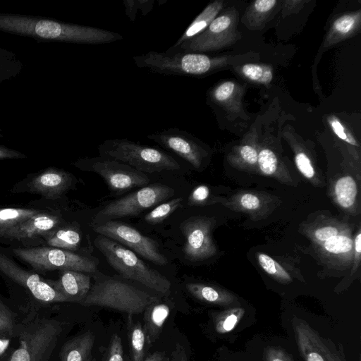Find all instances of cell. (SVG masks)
Masks as SVG:
<instances>
[{"label":"cell","instance_id":"obj_1","mask_svg":"<svg viewBox=\"0 0 361 361\" xmlns=\"http://www.w3.org/2000/svg\"><path fill=\"white\" fill-rule=\"evenodd\" d=\"M0 31L42 42L102 44L123 39L117 32L30 15L0 13Z\"/></svg>","mask_w":361,"mask_h":361},{"label":"cell","instance_id":"obj_2","mask_svg":"<svg viewBox=\"0 0 361 361\" xmlns=\"http://www.w3.org/2000/svg\"><path fill=\"white\" fill-rule=\"evenodd\" d=\"M94 245L109 264L123 277L140 282L157 292L169 293L170 281L149 267L132 250L102 235L96 238Z\"/></svg>","mask_w":361,"mask_h":361},{"label":"cell","instance_id":"obj_3","mask_svg":"<svg viewBox=\"0 0 361 361\" xmlns=\"http://www.w3.org/2000/svg\"><path fill=\"white\" fill-rule=\"evenodd\" d=\"M100 157L125 163L142 173L180 169V164L166 152L127 139H111L99 145Z\"/></svg>","mask_w":361,"mask_h":361},{"label":"cell","instance_id":"obj_4","mask_svg":"<svg viewBox=\"0 0 361 361\" xmlns=\"http://www.w3.org/2000/svg\"><path fill=\"white\" fill-rule=\"evenodd\" d=\"M135 65L165 75L202 76L219 68L221 60L203 53L150 51L133 56Z\"/></svg>","mask_w":361,"mask_h":361},{"label":"cell","instance_id":"obj_5","mask_svg":"<svg viewBox=\"0 0 361 361\" xmlns=\"http://www.w3.org/2000/svg\"><path fill=\"white\" fill-rule=\"evenodd\" d=\"M159 301L157 296L121 281L108 279L96 282L79 304L108 307L133 314L143 312L150 304Z\"/></svg>","mask_w":361,"mask_h":361},{"label":"cell","instance_id":"obj_6","mask_svg":"<svg viewBox=\"0 0 361 361\" xmlns=\"http://www.w3.org/2000/svg\"><path fill=\"white\" fill-rule=\"evenodd\" d=\"M61 322L37 318L18 326L19 347L8 361H48L62 332Z\"/></svg>","mask_w":361,"mask_h":361},{"label":"cell","instance_id":"obj_7","mask_svg":"<svg viewBox=\"0 0 361 361\" xmlns=\"http://www.w3.org/2000/svg\"><path fill=\"white\" fill-rule=\"evenodd\" d=\"M238 12L234 8L218 15L199 35L183 43L178 47L165 51L166 53L187 51L204 53L216 51L234 44L240 37L237 29Z\"/></svg>","mask_w":361,"mask_h":361},{"label":"cell","instance_id":"obj_8","mask_svg":"<svg viewBox=\"0 0 361 361\" xmlns=\"http://www.w3.org/2000/svg\"><path fill=\"white\" fill-rule=\"evenodd\" d=\"M13 252L37 271L74 270L93 273L95 262L71 251L52 247L14 248Z\"/></svg>","mask_w":361,"mask_h":361},{"label":"cell","instance_id":"obj_9","mask_svg":"<svg viewBox=\"0 0 361 361\" xmlns=\"http://www.w3.org/2000/svg\"><path fill=\"white\" fill-rule=\"evenodd\" d=\"M174 190L162 184H152L108 204L95 216L97 220L135 216L174 194Z\"/></svg>","mask_w":361,"mask_h":361},{"label":"cell","instance_id":"obj_10","mask_svg":"<svg viewBox=\"0 0 361 361\" xmlns=\"http://www.w3.org/2000/svg\"><path fill=\"white\" fill-rule=\"evenodd\" d=\"M77 165L92 171L106 181L109 188L116 192H123L149 183L148 176L130 166L107 157L85 158Z\"/></svg>","mask_w":361,"mask_h":361},{"label":"cell","instance_id":"obj_11","mask_svg":"<svg viewBox=\"0 0 361 361\" xmlns=\"http://www.w3.org/2000/svg\"><path fill=\"white\" fill-rule=\"evenodd\" d=\"M92 229L99 235L130 247L155 264L163 266L168 263L167 258L159 251L156 240L144 235L135 228L123 222L106 221L94 226Z\"/></svg>","mask_w":361,"mask_h":361},{"label":"cell","instance_id":"obj_12","mask_svg":"<svg viewBox=\"0 0 361 361\" xmlns=\"http://www.w3.org/2000/svg\"><path fill=\"white\" fill-rule=\"evenodd\" d=\"M292 326L298 350L305 361H344L333 344L306 321L294 317Z\"/></svg>","mask_w":361,"mask_h":361},{"label":"cell","instance_id":"obj_13","mask_svg":"<svg viewBox=\"0 0 361 361\" xmlns=\"http://www.w3.org/2000/svg\"><path fill=\"white\" fill-rule=\"evenodd\" d=\"M147 137L196 169L200 167L204 158L207 155V150L200 142L184 130L171 128Z\"/></svg>","mask_w":361,"mask_h":361},{"label":"cell","instance_id":"obj_14","mask_svg":"<svg viewBox=\"0 0 361 361\" xmlns=\"http://www.w3.org/2000/svg\"><path fill=\"white\" fill-rule=\"evenodd\" d=\"M0 273L27 288L37 300L44 302H68L39 275L27 271L18 267L8 256L0 252Z\"/></svg>","mask_w":361,"mask_h":361},{"label":"cell","instance_id":"obj_15","mask_svg":"<svg viewBox=\"0 0 361 361\" xmlns=\"http://www.w3.org/2000/svg\"><path fill=\"white\" fill-rule=\"evenodd\" d=\"M180 228L185 239L182 249L185 258L197 261L212 254L213 247L207 221L199 218H190L181 223Z\"/></svg>","mask_w":361,"mask_h":361},{"label":"cell","instance_id":"obj_16","mask_svg":"<svg viewBox=\"0 0 361 361\" xmlns=\"http://www.w3.org/2000/svg\"><path fill=\"white\" fill-rule=\"evenodd\" d=\"M57 216L40 212L28 220L0 233V236L9 240H27L55 230L60 224Z\"/></svg>","mask_w":361,"mask_h":361},{"label":"cell","instance_id":"obj_17","mask_svg":"<svg viewBox=\"0 0 361 361\" xmlns=\"http://www.w3.org/2000/svg\"><path fill=\"white\" fill-rule=\"evenodd\" d=\"M68 302L80 303L90 290V278L82 271L63 270L56 281H47Z\"/></svg>","mask_w":361,"mask_h":361},{"label":"cell","instance_id":"obj_18","mask_svg":"<svg viewBox=\"0 0 361 361\" xmlns=\"http://www.w3.org/2000/svg\"><path fill=\"white\" fill-rule=\"evenodd\" d=\"M70 173L56 169H49L36 177L29 183L32 192L48 199H55L62 195L71 184Z\"/></svg>","mask_w":361,"mask_h":361},{"label":"cell","instance_id":"obj_19","mask_svg":"<svg viewBox=\"0 0 361 361\" xmlns=\"http://www.w3.org/2000/svg\"><path fill=\"white\" fill-rule=\"evenodd\" d=\"M223 6V1L220 0L209 4L192 21L176 42L168 49L173 50L202 33L218 16Z\"/></svg>","mask_w":361,"mask_h":361},{"label":"cell","instance_id":"obj_20","mask_svg":"<svg viewBox=\"0 0 361 361\" xmlns=\"http://www.w3.org/2000/svg\"><path fill=\"white\" fill-rule=\"evenodd\" d=\"M144 312L143 331L145 341L147 344L151 345L158 339L170 313V308L165 303L155 302L147 306Z\"/></svg>","mask_w":361,"mask_h":361},{"label":"cell","instance_id":"obj_21","mask_svg":"<svg viewBox=\"0 0 361 361\" xmlns=\"http://www.w3.org/2000/svg\"><path fill=\"white\" fill-rule=\"evenodd\" d=\"M94 334L86 331L67 341L60 352V361H90Z\"/></svg>","mask_w":361,"mask_h":361},{"label":"cell","instance_id":"obj_22","mask_svg":"<svg viewBox=\"0 0 361 361\" xmlns=\"http://www.w3.org/2000/svg\"><path fill=\"white\" fill-rule=\"evenodd\" d=\"M360 12L345 14L336 19L328 33L325 46L334 44L355 34L360 28Z\"/></svg>","mask_w":361,"mask_h":361},{"label":"cell","instance_id":"obj_23","mask_svg":"<svg viewBox=\"0 0 361 361\" xmlns=\"http://www.w3.org/2000/svg\"><path fill=\"white\" fill-rule=\"evenodd\" d=\"M277 1L276 0H257L247 8L243 23L250 30L262 29L268 21Z\"/></svg>","mask_w":361,"mask_h":361},{"label":"cell","instance_id":"obj_24","mask_svg":"<svg viewBox=\"0 0 361 361\" xmlns=\"http://www.w3.org/2000/svg\"><path fill=\"white\" fill-rule=\"evenodd\" d=\"M185 287L195 298L207 303L227 306L233 302L232 295L211 286L189 283Z\"/></svg>","mask_w":361,"mask_h":361},{"label":"cell","instance_id":"obj_25","mask_svg":"<svg viewBox=\"0 0 361 361\" xmlns=\"http://www.w3.org/2000/svg\"><path fill=\"white\" fill-rule=\"evenodd\" d=\"M44 236L49 247L68 251L77 250L81 240L79 232L73 228L55 229Z\"/></svg>","mask_w":361,"mask_h":361},{"label":"cell","instance_id":"obj_26","mask_svg":"<svg viewBox=\"0 0 361 361\" xmlns=\"http://www.w3.org/2000/svg\"><path fill=\"white\" fill-rule=\"evenodd\" d=\"M40 212L37 209L24 208L0 209V233L28 220Z\"/></svg>","mask_w":361,"mask_h":361},{"label":"cell","instance_id":"obj_27","mask_svg":"<svg viewBox=\"0 0 361 361\" xmlns=\"http://www.w3.org/2000/svg\"><path fill=\"white\" fill-rule=\"evenodd\" d=\"M23 68V63L13 52L0 47V83L16 78Z\"/></svg>","mask_w":361,"mask_h":361},{"label":"cell","instance_id":"obj_28","mask_svg":"<svg viewBox=\"0 0 361 361\" xmlns=\"http://www.w3.org/2000/svg\"><path fill=\"white\" fill-rule=\"evenodd\" d=\"M245 310L242 307H231L215 314L214 329L219 334L231 331L243 318Z\"/></svg>","mask_w":361,"mask_h":361},{"label":"cell","instance_id":"obj_29","mask_svg":"<svg viewBox=\"0 0 361 361\" xmlns=\"http://www.w3.org/2000/svg\"><path fill=\"white\" fill-rule=\"evenodd\" d=\"M238 88L233 81L223 82L209 91L211 102L220 106L227 107L233 105L234 99H237Z\"/></svg>","mask_w":361,"mask_h":361},{"label":"cell","instance_id":"obj_30","mask_svg":"<svg viewBox=\"0 0 361 361\" xmlns=\"http://www.w3.org/2000/svg\"><path fill=\"white\" fill-rule=\"evenodd\" d=\"M357 189L355 180L351 176H344L338 179L335 185V195L338 204L349 208L355 202Z\"/></svg>","mask_w":361,"mask_h":361},{"label":"cell","instance_id":"obj_31","mask_svg":"<svg viewBox=\"0 0 361 361\" xmlns=\"http://www.w3.org/2000/svg\"><path fill=\"white\" fill-rule=\"evenodd\" d=\"M182 197H177L160 204L145 216V221L152 225L160 224L178 208L182 207Z\"/></svg>","mask_w":361,"mask_h":361},{"label":"cell","instance_id":"obj_32","mask_svg":"<svg viewBox=\"0 0 361 361\" xmlns=\"http://www.w3.org/2000/svg\"><path fill=\"white\" fill-rule=\"evenodd\" d=\"M241 71L247 79L264 85H269L273 78L272 69L268 66L247 63L242 66Z\"/></svg>","mask_w":361,"mask_h":361},{"label":"cell","instance_id":"obj_33","mask_svg":"<svg viewBox=\"0 0 361 361\" xmlns=\"http://www.w3.org/2000/svg\"><path fill=\"white\" fill-rule=\"evenodd\" d=\"M130 341L133 361H142L145 355V335L140 322L132 326Z\"/></svg>","mask_w":361,"mask_h":361},{"label":"cell","instance_id":"obj_34","mask_svg":"<svg viewBox=\"0 0 361 361\" xmlns=\"http://www.w3.org/2000/svg\"><path fill=\"white\" fill-rule=\"evenodd\" d=\"M125 12L131 22H134L137 18V13L142 15H147L152 11L154 7V0H125L123 1Z\"/></svg>","mask_w":361,"mask_h":361},{"label":"cell","instance_id":"obj_35","mask_svg":"<svg viewBox=\"0 0 361 361\" xmlns=\"http://www.w3.org/2000/svg\"><path fill=\"white\" fill-rule=\"evenodd\" d=\"M324 247L330 253L343 254L351 250L353 241L345 235L338 234L324 241Z\"/></svg>","mask_w":361,"mask_h":361},{"label":"cell","instance_id":"obj_36","mask_svg":"<svg viewBox=\"0 0 361 361\" xmlns=\"http://www.w3.org/2000/svg\"><path fill=\"white\" fill-rule=\"evenodd\" d=\"M257 162L261 171L266 175H271L276 170L277 158L269 149H263L259 152Z\"/></svg>","mask_w":361,"mask_h":361},{"label":"cell","instance_id":"obj_37","mask_svg":"<svg viewBox=\"0 0 361 361\" xmlns=\"http://www.w3.org/2000/svg\"><path fill=\"white\" fill-rule=\"evenodd\" d=\"M102 361H123L122 341L118 334L112 335Z\"/></svg>","mask_w":361,"mask_h":361},{"label":"cell","instance_id":"obj_38","mask_svg":"<svg viewBox=\"0 0 361 361\" xmlns=\"http://www.w3.org/2000/svg\"><path fill=\"white\" fill-rule=\"evenodd\" d=\"M15 333L13 316L0 300V336H12Z\"/></svg>","mask_w":361,"mask_h":361},{"label":"cell","instance_id":"obj_39","mask_svg":"<svg viewBox=\"0 0 361 361\" xmlns=\"http://www.w3.org/2000/svg\"><path fill=\"white\" fill-rule=\"evenodd\" d=\"M258 259L263 269L269 274L277 275L285 280H290L288 274L271 257L259 254Z\"/></svg>","mask_w":361,"mask_h":361},{"label":"cell","instance_id":"obj_40","mask_svg":"<svg viewBox=\"0 0 361 361\" xmlns=\"http://www.w3.org/2000/svg\"><path fill=\"white\" fill-rule=\"evenodd\" d=\"M264 361H295L285 349L278 346H267L263 351Z\"/></svg>","mask_w":361,"mask_h":361},{"label":"cell","instance_id":"obj_41","mask_svg":"<svg viewBox=\"0 0 361 361\" xmlns=\"http://www.w3.org/2000/svg\"><path fill=\"white\" fill-rule=\"evenodd\" d=\"M328 121L334 133L341 140L348 143L358 146L356 140L348 132L342 123L335 116H331L328 118Z\"/></svg>","mask_w":361,"mask_h":361},{"label":"cell","instance_id":"obj_42","mask_svg":"<svg viewBox=\"0 0 361 361\" xmlns=\"http://www.w3.org/2000/svg\"><path fill=\"white\" fill-rule=\"evenodd\" d=\"M295 164L300 173L307 178L314 177L315 171L309 157L303 152H299L295 157Z\"/></svg>","mask_w":361,"mask_h":361},{"label":"cell","instance_id":"obj_43","mask_svg":"<svg viewBox=\"0 0 361 361\" xmlns=\"http://www.w3.org/2000/svg\"><path fill=\"white\" fill-rule=\"evenodd\" d=\"M209 195V188L204 185L194 188L188 199L190 204H196L206 200Z\"/></svg>","mask_w":361,"mask_h":361},{"label":"cell","instance_id":"obj_44","mask_svg":"<svg viewBox=\"0 0 361 361\" xmlns=\"http://www.w3.org/2000/svg\"><path fill=\"white\" fill-rule=\"evenodd\" d=\"M240 155L241 158L249 164H255L258 159V153L255 147L249 145L240 147Z\"/></svg>","mask_w":361,"mask_h":361},{"label":"cell","instance_id":"obj_45","mask_svg":"<svg viewBox=\"0 0 361 361\" xmlns=\"http://www.w3.org/2000/svg\"><path fill=\"white\" fill-rule=\"evenodd\" d=\"M338 230L333 226H325L317 229L315 231V237L320 241H326L329 238L338 235Z\"/></svg>","mask_w":361,"mask_h":361},{"label":"cell","instance_id":"obj_46","mask_svg":"<svg viewBox=\"0 0 361 361\" xmlns=\"http://www.w3.org/2000/svg\"><path fill=\"white\" fill-rule=\"evenodd\" d=\"M241 205L247 209H255L259 207V198L252 194H245L240 198Z\"/></svg>","mask_w":361,"mask_h":361},{"label":"cell","instance_id":"obj_47","mask_svg":"<svg viewBox=\"0 0 361 361\" xmlns=\"http://www.w3.org/2000/svg\"><path fill=\"white\" fill-rule=\"evenodd\" d=\"M25 157L26 156L25 154L18 151L0 145V160L6 159H21Z\"/></svg>","mask_w":361,"mask_h":361},{"label":"cell","instance_id":"obj_48","mask_svg":"<svg viewBox=\"0 0 361 361\" xmlns=\"http://www.w3.org/2000/svg\"><path fill=\"white\" fill-rule=\"evenodd\" d=\"M172 361H188L185 348L176 343L172 352Z\"/></svg>","mask_w":361,"mask_h":361},{"label":"cell","instance_id":"obj_49","mask_svg":"<svg viewBox=\"0 0 361 361\" xmlns=\"http://www.w3.org/2000/svg\"><path fill=\"white\" fill-rule=\"evenodd\" d=\"M169 358L166 353L163 351H156L149 355L144 361H169Z\"/></svg>","mask_w":361,"mask_h":361},{"label":"cell","instance_id":"obj_50","mask_svg":"<svg viewBox=\"0 0 361 361\" xmlns=\"http://www.w3.org/2000/svg\"><path fill=\"white\" fill-rule=\"evenodd\" d=\"M355 251L360 254L361 252V234L359 233L355 237Z\"/></svg>","mask_w":361,"mask_h":361},{"label":"cell","instance_id":"obj_51","mask_svg":"<svg viewBox=\"0 0 361 361\" xmlns=\"http://www.w3.org/2000/svg\"><path fill=\"white\" fill-rule=\"evenodd\" d=\"M3 137V134L1 133V130H0V138Z\"/></svg>","mask_w":361,"mask_h":361},{"label":"cell","instance_id":"obj_52","mask_svg":"<svg viewBox=\"0 0 361 361\" xmlns=\"http://www.w3.org/2000/svg\"><path fill=\"white\" fill-rule=\"evenodd\" d=\"M90 361H95V359L91 358Z\"/></svg>","mask_w":361,"mask_h":361}]
</instances>
